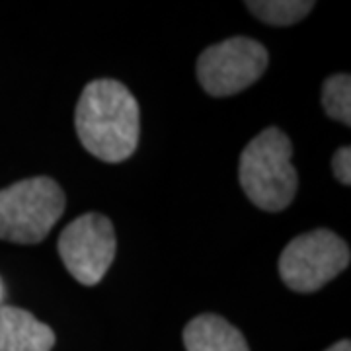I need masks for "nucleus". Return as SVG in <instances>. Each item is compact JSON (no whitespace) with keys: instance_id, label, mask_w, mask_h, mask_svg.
Instances as JSON below:
<instances>
[{"instance_id":"obj_1","label":"nucleus","mask_w":351,"mask_h":351,"mask_svg":"<svg viewBox=\"0 0 351 351\" xmlns=\"http://www.w3.org/2000/svg\"><path fill=\"white\" fill-rule=\"evenodd\" d=\"M76 133L90 154L104 162H123L138 143V104L121 82H90L76 104Z\"/></svg>"},{"instance_id":"obj_2","label":"nucleus","mask_w":351,"mask_h":351,"mask_svg":"<svg viewBox=\"0 0 351 351\" xmlns=\"http://www.w3.org/2000/svg\"><path fill=\"white\" fill-rule=\"evenodd\" d=\"M293 145L277 127L263 129L240 154V184L248 199L263 211H283L299 188L297 170L291 162Z\"/></svg>"},{"instance_id":"obj_3","label":"nucleus","mask_w":351,"mask_h":351,"mask_svg":"<svg viewBox=\"0 0 351 351\" xmlns=\"http://www.w3.org/2000/svg\"><path fill=\"white\" fill-rule=\"evenodd\" d=\"M64 211V193L47 176L29 178L0 189V239L38 244Z\"/></svg>"},{"instance_id":"obj_4","label":"nucleus","mask_w":351,"mask_h":351,"mask_svg":"<svg viewBox=\"0 0 351 351\" xmlns=\"http://www.w3.org/2000/svg\"><path fill=\"white\" fill-rule=\"evenodd\" d=\"M350 246L336 232L318 228L293 239L281 252L279 276L295 293H314L350 265Z\"/></svg>"},{"instance_id":"obj_5","label":"nucleus","mask_w":351,"mask_h":351,"mask_svg":"<svg viewBox=\"0 0 351 351\" xmlns=\"http://www.w3.org/2000/svg\"><path fill=\"white\" fill-rule=\"evenodd\" d=\"M267 51L250 38H232L211 45L197 59V78L211 96H232L265 73Z\"/></svg>"},{"instance_id":"obj_6","label":"nucleus","mask_w":351,"mask_h":351,"mask_svg":"<svg viewBox=\"0 0 351 351\" xmlns=\"http://www.w3.org/2000/svg\"><path fill=\"white\" fill-rule=\"evenodd\" d=\"M59 254L69 274L78 283L92 287L100 283L115 258L112 221L100 213L75 219L59 237Z\"/></svg>"},{"instance_id":"obj_7","label":"nucleus","mask_w":351,"mask_h":351,"mask_svg":"<svg viewBox=\"0 0 351 351\" xmlns=\"http://www.w3.org/2000/svg\"><path fill=\"white\" fill-rule=\"evenodd\" d=\"M55 332L24 308L0 306V351H51Z\"/></svg>"},{"instance_id":"obj_8","label":"nucleus","mask_w":351,"mask_h":351,"mask_svg":"<svg viewBox=\"0 0 351 351\" xmlns=\"http://www.w3.org/2000/svg\"><path fill=\"white\" fill-rule=\"evenodd\" d=\"M188 351H250L240 330L217 314L195 316L184 330Z\"/></svg>"},{"instance_id":"obj_9","label":"nucleus","mask_w":351,"mask_h":351,"mask_svg":"<svg viewBox=\"0 0 351 351\" xmlns=\"http://www.w3.org/2000/svg\"><path fill=\"white\" fill-rule=\"evenodd\" d=\"M254 16L269 25H291L297 24L314 8V2L301 0H252L246 2Z\"/></svg>"},{"instance_id":"obj_10","label":"nucleus","mask_w":351,"mask_h":351,"mask_svg":"<svg viewBox=\"0 0 351 351\" xmlns=\"http://www.w3.org/2000/svg\"><path fill=\"white\" fill-rule=\"evenodd\" d=\"M324 112L343 125H351V78L350 75H334L322 86Z\"/></svg>"},{"instance_id":"obj_11","label":"nucleus","mask_w":351,"mask_h":351,"mask_svg":"<svg viewBox=\"0 0 351 351\" xmlns=\"http://www.w3.org/2000/svg\"><path fill=\"white\" fill-rule=\"evenodd\" d=\"M332 168H334V174L338 178L343 186H350L351 184V151L350 147H341L334 158H332Z\"/></svg>"},{"instance_id":"obj_12","label":"nucleus","mask_w":351,"mask_h":351,"mask_svg":"<svg viewBox=\"0 0 351 351\" xmlns=\"http://www.w3.org/2000/svg\"><path fill=\"white\" fill-rule=\"evenodd\" d=\"M326 351H351L350 339H341V341H338L336 346H332V348Z\"/></svg>"},{"instance_id":"obj_13","label":"nucleus","mask_w":351,"mask_h":351,"mask_svg":"<svg viewBox=\"0 0 351 351\" xmlns=\"http://www.w3.org/2000/svg\"><path fill=\"white\" fill-rule=\"evenodd\" d=\"M0 299H2V285H0Z\"/></svg>"}]
</instances>
